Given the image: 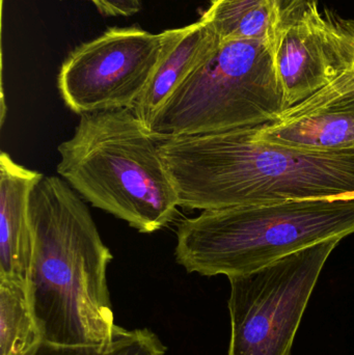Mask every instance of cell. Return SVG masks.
Segmentation results:
<instances>
[{"label": "cell", "instance_id": "8fae6325", "mask_svg": "<svg viewBox=\"0 0 354 355\" xmlns=\"http://www.w3.org/2000/svg\"><path fill=\"white\" fill-rule=\"evenodd\" d=\"M166 33L163 58L132 110L145 127L220 42L215 31L201 20L181 28L168 29Z\"/></svg>", "mask_w": 354, "mask_h": 355}, {"label": "cell", "instance_id": "30bf717a", "mask_svg": "<svg viewBox=\"0 0 354 355\" xmlns=\"http://www.w3.org/2000/svg\"><path fill=\"white\" fill-rule=\"evenodd\" d=\"M44 175L0 154V279L28 284L33 259L29 202Z\"/></svg>", "mask_w": 354, "mask_h": 355}, {"label": "cell", "instance_id": "9a60e30c", "mask_svg": "<svg viewBox=\"0 0 354 355\" xmlns=\"http://www.w3.org/2000/svg\"><path fill=\"white\" fill-rule=\"evenodd\" d=\"M106 17H130L141 10V0H91Z\"/></svg>", "mask_w": 354, "mask_h": 355}, {"label": "cell", "instance_id": "5b68a950", "mask_svg": "<svg viewBox=\"0 0 354 355\" xmlns=\"http://www.w3.org/2000/svg\"><path fill=\"white\" fill-rule=\"evenodd\" d=\"M288 108L267 42L222 40L145 127L158 141L261 126Z\"/></svg>", "mask_w": 354, "mask_h": 355}, {"label": "cell", "instance_id": "2e32d148", "mask_svg": "<svg viewBox=\"0 0 354 355\" xmlns=\"http://www.w3.org/2000/svg\"><path fill=\"white\" fill-rule=\"evenodd\" d=\"M341 27H342L345 39H346L349 49H351V54H353L354 58V18H343L342 21H341Z\"/></svg>", "mask_w": 354, "mask_h": 355}, {"label": "cell", "instance_id": "3957f363", "mask_svg": "<svg viewBox=\"0 0 354 355\" xmlns=\"http://www.w3.org/2000/svg\"><path fill=\"white\" fill-rule=\"evenodd\" d=\"M57 173L81 198L139 233L159 231L178 214V198L159 141L132 110L80 116L57 148Z\"/></svg>", "mask_w": 354, "mask_h": 355}, {"label": "cell", "instance_id": "ba28073f", "mask_svg": "<svg viewBox=\"0 0 354 355\" xmlns=\"http://www.w3.org/2000/svg\"><path fill=\"white\" fill-rule=\"evenodd\" d=\"M324 15L338 54V74L276 120L256 127L257 141L310 153L354 151V58L326 10Z\"/></svg>", "mask_w": 354, "mask_h": 355}, {"label": "cell", "instance_id": "7a4b0ae2", "mask_svg": "<svg viewBox=\"0 0 354 355\" xmlns=\"http://www.w3.org/2000/svg\"><path fill=\"white\" fill-rule=\"evenodd\" d=\"M255 129L159 141L179 207L204 211L354 193V151H297L257 141Z\"/></svg>", "mask_w": 354, "mask_h": 355}, {"label": "cell", "instance_id": "9c48e42d", "mask_svg": "<svg viewBox=\"0 0 354 355\" xmlns=\"http://www.w3.org/2000/svg\"><path fill=\"white\" fill-rule=\"evenodd\" d=\"M274 47L288 107L307 99L338 74L319 0H276Z\"/></svg>", "mask_w": 354, "mask_h": 355}, {"label": "cell", "instance_id": "277c9868", "mask_svg": "<svg viewBox=\"0 0 354 355\" xmlns=\"http://www.w3.org/2000/svg\"><path fill=\"white\" fill-rule=\"evenodd\" d=\"M353 233L354 198L210 209L179 223L175 258L187 272L229 279Z\"/></svg>", "mask_w": 354, "mask_h": 355}, {"label": "cell", "instance_id": "e0dca14e", "mask_svg": "<svg viewBox=\"0 0 354 355\" xmlns=\"http://www.w3.org/2000/svg\"><path fill=\"white\" fill-rule=\"evenodd\" d=\"M338 198H354V193H349V194H346V196H338Z\"/></svg>", "mask_w": 354, "mask_h": 355}, {"label": "cell", "instance_id": "8992f818", "mask_svg": "<svg viewBox=\"0 0 354 355\" xmlns=\"http://www.w3.org/2000/svg\"><path fill=\"white\" fill-rule=\"evenodd\" d=\"M341 240L332 238L229 277L228 355H290L320 273Z\"/></svg>", "mask_w": 354, "mask_h": 355}, {"label": "cell", "instance_id": "5bb4252c", "mask_svg": "<svg viewBox=\"0 0 354 355\" xmlns=\"http://www.w3.org/2000/svg\"><path fill=\"white\" fill-rule=\"evenodd\" d=\"M29 355H166V347L150 329L118 327L114 339L104 346H68L42 342Z\"/></svg>", "mask_w": 354, "mask_h": 355}, {"label": "cell", "instance_id": "7c38bea8", "mask_svg": "<svg viewBox=\"0 0 354 355\" xmlns=\"http://www.w3.org/2000/svg\"><path fill=\"white\" fill-rule=\"evenodd\" d=\"M276 0H210L200 20L222 40L274 44Z\"/></svg>", "mask_w": 354, "mask_h": 355}, {"label": "cell", "instance_id": "52a82bcc", "mask_svg": "<svg viewBox=\"0 0 354 355\" xmlns=\"http://www.w3.org/2000/svg\"><path fill=\"white\" fill-rule=\"evenodd\" d=\"M166 31L112 27L75 48L62 62L57 87L75 114L133 110L164 54Z\"/></svg>", "mask_w": 354, "mask_h": 355}, {"label": "cell", "instance_id": "6da1fadb", "mask_svg": "<svg viewBox=\"0 0 354 355\" xmlns=\"http://www.w3.org/2000/svg\"><path fill=\"white\" fill-rule=\"evenodd\" d=\"M28 298L44 342L104 346L118 325L107 284L112 257L87 204L62 178L45 177L29 202Z\"/></svg>", "mask_w": 354, "mask_h": 355}, {"label": "cell", "instance_id": "4fadbf2b", "mask_svg": "<svg viewBox=\"0 0 354 355\" xmlns=\"http://www.w3.org/2000/svg\"><path fill=\"white\" fill-rule=\"evenodd\" d=\"M42 342L27 284L0 279V355H29Z\"/></svg>", "mask_w": 354, "mask_h": 355}]
</instances>
